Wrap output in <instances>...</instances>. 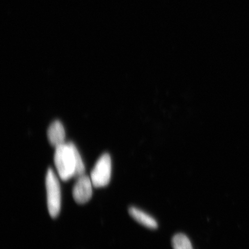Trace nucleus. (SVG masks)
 <instances>
[{"instance_id": "obj_1", "label": "nucleus", "mask_w": 249, "mask_h": 249, "mask_svg": "<svg viewBox=\"0 0 249 249\" xmlns=\"http://www.w3.org/2000/svg\"><path fill=\"white\" fill-rule=\"evenodd\" d=\"M54 160L58 176L63 181L85 174V164L72 142H65L55 147Z\"/></svg>"}, {"instance_id": "obj_6", "label": "nucleus", "mask_w": 249, "mask_h": 249, "mask_svg": "<svg viewBox=\"0 0 249 249\" xmlns=\"http://www.w3.org/2000/svg\"><path fill=\"white\" fill-rule=\"evenodd\" d=\"M129 213L134 219L143 226L150 229H155L158 227V223L153 217L145 212L132 207L129 209Z\"/></svg>"}, {"instance_id": "obj_7", "label": "nucleus", "mask_w": 249, "mask_h": 249, "mask_svg": "<svg viewBox=\"0 0 249 249\" xmlns=\"http://www.w3.org/2000/svg\"><path fill=\"white\" fill-rule=\"evenodd\" d=\"M174 249H194L188 236L182 233H177L172 239Z\"/></svg>"}, {"instance_id": "obj_4", "label": "nucleus", "mask_w": 249, "mask_h": 249, "mask_svg": "<svg viewBox=\"0 0 249 249\" xmlns=\"http://www.w3.org/2000/svg\"><path fill=\"white\" fill-rule=\"evenodd\" d=\"M93 184L90 177L84 175L78 177L72 191L74 200L77 204H84L89 201L92 196Z\"/></svg>"}, {"instance_id": "obj_5", "label": "nucleus", "mask_w": 249, "mask_h": 249, "mask_svg": "<svg viewBox=\"0 0 249 249\" xmlns=\"http://www.w3.org/2000/svg\"><path fill=\"white\" fill-rule=\"evenodd\" d=\"M48 138L50 143L55 147L65 143V132L60 121H55L49 126Z\"/></svg>"}, {"instance_id": "obj_2", "label": "nucleus", "mask_w": 249, "mask_h": 249, "mask_svg": "<svg viewBox=\"0 0 249 249\" xmlns=\"http://www.w3.org/2000/svg\"><path fill=\"white\" fill-rule=\"evenodd\" d=\"M46 187L50 215L53 218L57 217L61 210V186L58 177L52 169H49L47 172Z\"/></svg>"}, {"instance_id": "obj_3", "label": "nucleus", "mask_w": 249, "mask_h": 249, "mask_svg": "<svg viewBox=\"0 0 249 249\" xmlns=\"http://www.w3.org/2000/svg\"><path fill=\"white\" fill-rule=\"evenodd\" d=\"M111 160L110 155L103 154L96 161L90 175V178L95 188L107 186L111 176Z\"/></svg>"}]
</instances>
